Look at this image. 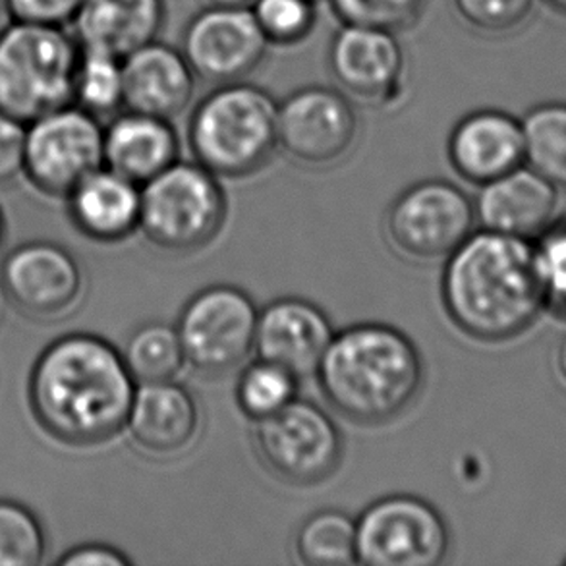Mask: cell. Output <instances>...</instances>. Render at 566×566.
I'll use <instances>...</instances> for the list:
<instances>
[{
	"label": "cell",
	"mask_w": 566,
	"mask_h": 566,
	"mask_svg": "<svg viewBox=\"0 0 566 566\" xmlns=\"http://www.w3.org/2000/svg\"><path fill=\"white\" fill-rule=\"evenodd\" d=\"M136 389L120 350L99 335L69 333L39 354L28 400L46 436L87 449L123 433Z\"/></svg>",
	"instance_id": "obj_1"
},
{
	"label": "cell",
	"mask_w": 566,
	"mask_h": 566,
	"mask_svg": "<svg viewBox=\"0 0 566 566\" xmlns=\"http://www.w3.org/2000/svg\"><path fill=\"white\" fill-rule=\"evenodd\" d=\"M441 300L452 325L480 343H505L545 310L534 242L472 232L444 260Z\"/></svg>",
	"instance_id": "obj_2"
},
{
	"label": "cell",
	"mask_w": 566,
	"mask_h": 566,
	"mask_svg": "<svg viewBox=\"0 0 566 566\" xmlns=\"http://www.w3.org/2000/svg\"><path fill=\"white\" fill-rule=\"evenodd\" d=\"M323 397L346 420L382 426L410 410L426 379L412 338L385 323H358L333 335L317 368Z\"/></svg>",
	"instance_id": "obj_3"
},
{
	"label": "cell",
	"mask_w": 566,
	"mask_h": 566,
	"mask_svg": "<svg viewBox=\"0 0 566 566\" xmlns=\"http://www.w3.org/2000/svg\"><path fill=\"white\" fill-rule=\"evenodd\" d=\"M276 105L268 90L245 80L214 85L188 123L196 161L229 180L258 175L279 149Z\"/></svg>",
	"instance_id": "obj_4"
},
{
	"label": "cell",
	"mask_w": 566,
	"mask_h": 566,
	"mask_svg": "<svg viewBox=\"0 0 566 566\" xmlns=\"http://www.w3.org/2000/svg\"><path fill=\"white\" fill-rule=\"evenodd\" d=\"M77 56L66 28L15 20L0 35V111L30 124L72 105Z\"/></svg>",
	"instance_id": "obj_5"
},
{
	"label": "cell",
	"mask_w": 566,
	"mask_h": 566,
	"mask_svg": "<svg viewBox=\"0 0 566 566\" xmlns=\"http://www.w3.org/2000/svg\"><path fill=\"white\" fill-rule=\"evenodd\" d=\"M224 221L219 177L198 161H177L142 186L139 229L163 252H198L221 234Z\"/></svg>",
	"instance_id": "obj_6"
},
{
	"label": "cell",
	"mask_w": 566,
	"mask_h": 566,
	"mask_svg": "<svg viewBox=\"0 0 566 566\" xmlns=\"http://www.w3.org/2000/svg\"><path fill=\"white\" fill-rule=\"evenodd\" d=\"M253 444L261 462L291 485L329 480L343 462V436L319 406L294 398L283 410L255 421Z\"/></svg>",
	"instance_id": "obj_7"
},
{
	"label": "cell",
	"mask_w": 566,
	"mask_h": 566,
	"mask_svg": "<svg viewBox=\"0 0 566 566\" xmlns=\"http://www.w3.org/2000/svg\"><path fill=\"white\" fill-rule=\"evenodd\" d=\"M475 227L474 201L443 178H429L406 188L385 217L390 245L408 260H447Z\"/></svg>",
	"instance_id": "obj_8"
},
{
	"label": "cell",
	"mask_w": 566,
	"mask_h": 566,
	"mask_svg": "<svg viewBox=\"0 0 566 566\" xmlns=\"http://www.w3.org/2000/svg\"><path fill=\"white\" fill-rule=\"evenodd\" d=\"M260 312L242 289L214 284L199 291L178 317L186 361L203 376H224L253 353Z\"/></svg>",
	"instance_id": "obj_9"
},
{
	"label": "cell",
	"mask_w": 566,
	"mask_h": 566,
	"mask_svg": "<svg viewBox=\"0 0 566 566\" xmlns=\"http://www.w3.org/2000/svg\"><path fill=\"white\" fill-rule=\"evenodd\" d=\"M103 124L77 105H66L25 124L23 175L51 198H66L103 167Z\"/></svg>",
	"instance_id": "obj_10"
},
{
	"label": "cell",
	"mask_w": 566,
	"mask_h": 566,
	"mask_svg": "<svg viewBox=\"0 0 566 566\" xmlns=\"http://www.w3.org/2000/svg\"><path fill=\"white\" fill-rule=\"evenodd\" d=\"M358 563L437 566L451 549V532L436 506L413 495L379 499L356 521Z\"/></svg>",
	"instance_id": "obj_11"
},
{
	"label": "cell",
	"mask_w": 566,
	"mask_h": 566,
	"mask_svg": "<svg viewBox=\"0 0 566 566\" xmlns=\"http://www.w3.org/2000/svg\"><path fill=\"white\" fill-rule=\"evenodd\" d=\"M276 138L279 149L296 165L335 167L358 138L354 101L335 85L296 87L276 105Z\"/></svg>",
	"instance_id": "obj_12"
},
{
	"label": "cell",
	"mask_w": 566,
	"mask_h": 566,
	"mask_svg": "<svg viewBox=\"0 0 566 566\" xmlns=\"http://www.w3.org/2000/svg\"><path fill=\"white\" fill-rule=\"evenodd\" d=\"M0 289L15 312L35 322H56L84 296V269L69 248L30 240L4 255Z\"/></svg>",
	"instance_id": "obj_13"
},
{
	"label": "cell",
	"mask_w": 566,
	"mask_h": 566,
	"mask_svg": "<svg viewBox=\"0 0 566 566\" xmlns=\"http://www.w3.org/2000/svg\"><path fill=\"white\" fill-rule=\"evenodd\" d=\"M180 51L198 80L221 85L245 80L260 69L269 43L250 7L209 2L186 23Z\"/></svg>",
	"instance_id": "obj_14"
},
{
	"label": "cell",
	"mask_w": 566,
	"mask_h": 566,
	"mask_svg": "<svg viewBox=\"0 0 566 566\" xmlns=\"http://www.w3.org/2000/svg\"><path fill=\"white\" fill-rule=\"evenodd\" d=\"M327 70L354 103L390 105L405 90V49L392 31L340 23L327 49Z\"/></svg>",
	"instance_id": "obj_15"
},
{
	"label": "cell",
	"mask_w": 566,
	"mask_h": 566,
	"mask_svg": "<svg viewBox=\"0 0 566 566\" xmlns=\"http://www.w3.org/2000/svg\"><path fill=\"white\" fill-rule=\"evenodd\" d=\"M333 335L322 307L302 298L275 300L260 312L253 353L302 381L315 377Z\"/></svg>",
	"instance_id": "obj_16"
},
{
	"label": "cell",
	"mask_w": 566,
	"mask_h": 566,
	"mask_svg": "<svg viewBox=\"0 0 566 566\" xmlns=\"http://www.w3.org/2000/svg\"><path fill=\"white\" fill-rule=\"evenodd\" d=\"M474 209L483 230L536 242L555 222L559 188L522 165L483 185Z\"/></svg>",
	"instance_id": "obj_17"
},
{
	"label": "cell",
	"mask_w": 566,
	"mask_h": 566,
	"mask_svg": "<svg viewBox=\"0 0 566 566\" xmlns=\"http://www.w3.org/2000/svg\"><path fill=\"white\" fill-rule=\"evenodd\" d=\"M447 155L460 178L488 185L524 165L521 118L499 108L472 111L454 124Z\"/></svg>",
	"instance_id": "obj_18"
},
{
	"label": "cell",
	"mask_w": 566,
	"mask_h": 566,
	"mask_svg": "<svg viewBox=\"0 0 566 566\" xmlns=\"http://www.w3.org/2000/svg\"><path fill=\"white\" fill-rule=\"evenodd\" d=\"M124 108L177 118L190 107L198 77L180 46L155 39L124 56Z\"/></svg>",
	"instance_id": "obj_19"
},
{
	"label": "cell",
	"mask_w": 566,
	"mask_h": 566,
	"mask_svg": "<svg viewBox=\"0 0 566 566\" xmlns=\"http://www.w3.org/2000/svg\"><path fill=\"white\" fill-rule=\"evenodd\" d=\"M199 406L190 390L172 381L142 382L126 429L142 451L169 459L190 449L199 431Z\"/></svg>",
	"instance_id": "obj_20"
},
{
	"label": "cell",
	"mask_w": 566,
	"mask_h": 566,
	"mask_svg": "<svg viewBox=\"0 0 566 566\" xmlns=\"http://www.w3.org/2000/svg\"><path fill=\"white\" fill-rule=\"evenodd\" d=\"M180 139L172 120L130 108L103 128V167L144 186L178 161Z\"/></svg>",
	"instance_id": "obj_21"
},
{
	"label": "cell",
	"mask_w": 566,
	"mask_h": 566,
	"mask_svg": "<svg viewBox=\"0 0 566 566\" xmlns=\"http://www.w3.org/2000/svg\"><path fill=\"white\" fill-rule=\"evenodd\" d=\"M165 20V0H84L72 25L80 46L124 59L159 39Z\"/></svg>",
	"instance_id": "obj_22"
},
{
	"label": "cell",
	"mask_w": 566,
	"mask_h": 566,
	"mask_svg": "<svg viewBox=\"0 0 566 566\" xmlns=\"http://www.w3.org/2000/svg\"><path fill=\"white\" fill-rule=\"evenodd\" d=\"M69 217L80 234L115 244L139 229L142 186L101 167L66 196Z\"/></svg>",
	"instance_id": "obj_23"
},
{
	"label": "cell",
	"mask_w": 566,
	"mask_h": 566,
	"mask_svg": "<svg viewBox=\"0 0 566 566\" xmlns=\"http://www.w3.org/2000/svg\"><path fill=\"white\" fill-rule=\"evenodd\" d=\"M292 553L300 565H358L356 521L337 509L310 514L294 534Z\"/></svg>",
	"instance_id": "obj_24"
},
{
	"label": "cell",
	"mask_w": 566,
	"mask_h": 566,
	"mask_svg": "<svg viewBox=\"0 0 566 566\" xmlns=\"http://www.w3.org/2000/svg\"><path fill=\"white\" fill-rule=\"evenodd\" d=\"M524 165L566 188V103L549 101L522 116Z\"/></svg>",
	"instance_id": "obj_25"
},
{
	"label": "cell",
	"mask_w": 566,
	"mask_h": 566,
	"mask_svg": "<svg viewBox=\"0 0 566 566\" xmlns=\"http://www.w3.org/2000/svg\"><path fill=\"white\" fill-rule=\"evenodd\" d=\"M123 358L136 382L172 381L186 364L177 327L151 322L132 333Z\"/></svg>",
	"instance_id": "obj_26"
},
{
	"label": "cell",
	"mask_w": 566,
	"mask_h": 566,
	"mask_svg": "<svg viewBox=\"0 0 566 566\" xmlns=\"http://www.w3.org/2000/svg\"><path fill=\"white\" fill-rule=\"evenodd\" d=\"M74 105L97 118H111L124 108L123 59L80 46Z\"/></svg>",
	"instance_id": "obj_27"
},
{
	"label": "cell",
	"mask_w": 566,
	"mask_h": 566,
	"mask_svg": "<svg viewBox=\"0 0 566 566\" xmlns=\"http://www.w3.org/2000/svg\"><path fill=\"white\" fill-rule=\"evenodd\" d=\"M300 379L273 361L245 366L237 382L238 408L253 421L265 420L298 398Z\"/></svg>",
	"instance_id": "obj_28"
},
{
	"label": "cell",
	"mask_w": 566,
	"mask_h": 566,
	"mask_svg": "<svg viewBox=\"0 0 566 566\" xmlns=\"http://www.w3.org/2000/svg\"><path fill=\"white\" fill-rule=\"evenodd\" d=\"M46 534L38 514L14 499H0V566H39Z\"/></svg>",
	"instance_id": "obj_29"
},
{
	"label": "cell",
	"mask_w": 566,
	"mask_h": 566,
	"mask_svg": "<svg viewBox=\"0 0 566 566\" xmlns=\"http://www.w3.org/2000/svg\"><path fill=\"white\" fill-rule=\"evenodd\" d=\"M317 0H252L248 7L269 46H298L317 28Z\"/></svg>",
	"instance_id": "obj_30"
},
{
	"label": "cell",
	"mask_w": 566,
	"mask_h": 566,
	"mask_svg": "<svg viewBox=\"0 0 566 566\" xmlns=\"http://www.w3.org/2000/svg\"><path fill=\"white\" fill-rule=\"evenodd\" d=\"M340 23L402 33L420 22L428 0H327Z\"/></svg>",
	"instance_id": "obj_31"
},
{
	"label": "cell",
	"mask_w": 566,
	"mask_h": 566,
	"mask_svg": "<svg viewBox=\"0 0 566 566\" xmlns=\"http://www.w3.org/2000/svg\"><path fill=\"white\" fill-rule=\"evenodd\" d=\"M460 22L490 38L521 30L536 10V0H452Z\"/></svg>",
	"instance_id": "obj_32"
},
{
	"label": "cell",
	"mask_w": 566,
	"mask_h": 566,
	"mask_svg": "<svg viewBox=\"0 0 566 566\" xmlns=\"http://www.w3.org/2000/svg\"><path fill=\"white\" fill-rule=\"evenodd\" d=\"M545 307L566 319V222H553L534 242Z\"/></svg>",
	"instance_id": "obj_33"
},
{
	"label": "cell",
	"mask_w": 566,
	"mask_h": 566,
	"mask_svg": "<svg viewBox=\"0 0 566 566\" xmlns=\"http://www.w3.org/2000/svg\"><path fill=\"white\" fill-rule=\"evenodd\" d=\"M84 0H10L15 20L66 28L74 22Z\"/></svg>",
	"instance_id": "obj_34"
},
{
	"label": "cell",
	"mask_w": 566,
	"mask_h": 566,
	"mask_svg": "<svg viewBox=\"0 0 566 566\" xmlns=\"http://www.w3.org/2000/svg\"><path fill=\"white\" fill-rule=\"evenodd\" d=\"M25 124L0 111V186L23 175Z\"/></svg>",
	"instance_id": "obj_35"
},
{
	"label": "cell",
	"mask_w": 566,
	"mask_h": 566,
	"mask_svg": "<svg viewBox=\"0 0 566 566\" xmlns=\"http://www.w3.org/2000/svg\"><path fill=\"white\" fill-rule=\"evenodd\" d=\"M61 566H128L130 557L105 544H84L62 553Z\"/></svg>",
	"instance_id": "obj_36"
},
{
	"label": "cell",
	"mask_w": 566,
	"mask_h": 566,
	"mask_svg": "<svg viewBox=\"0 0 566 566\" xmlns=\"http://www.w3.org/2000/svg\"><path fill=\"white\" fill-rule=\"evenodd\" d=\"M553 369H555V376L559 379L560 385L566 389V335L560 338L559 346L553 356Z\"/></svg>",
	"instance_id": "obj_37"
},
{
	"label": "cell",
	"mask_w": 566,
	"mask_h": 566,
	"mask_svg": "<svg viewBox=\"0 0 566 566\" xmlns=\"http://www.w3.org/2000/svg\"><path fill=\"white\" fill-rule=\"evenodd\" d=\"M15 22L14 10L10 0H0V35Z\"/></svg>",
	"instance_id": "obj_38"
},
{
	"label": "cell",
	"mask_w": 566,
	"mask_h": 566,
	"mask_svg": "<svg viewBox=\"0 0 566 566\" xmlns=\"http://www.w3.org/2000/svg\"><path fill=\"white\" fill-rule=\"evenodd\" d=\"M544 2L552 8L553 12L566 18V0H544Z\"/></svg>",
	"instance_id": "obj_39"
},
{
	"label": "cell",
	"mask_w": 566,
	"mask_h": 566,
	"mask_svg": "<svg viewBox=\"0 0 566 566\" xmlns=\"http://www.w3.org/2000/svg\"><path fill=\"white\" fill-rule=\"evenodd\" d=\"M4 238H7V221H4V213L0 209V250H2V244H4Z\"/></svg>",
	"instance_id": "obj_40"
},
{
	"label": "cell",
	"mask_w": 566,
	"mask_h": 566,
	"mask_svg": "<svg viewBox=\"0 0 566 566\" xmlns=\"http://www.w3.org/2000/svg\"><path fill=\"white\" fill-rule=\"evenodd\" d=\"M207 2H211V4H250L252 0H207Z\"/></svg>",
	"instance_id": "obj_41"
},
{
	"label": "cell",
	"mask_w": 566,
	"mask_h": 566,
	"mask_svg": "<svg viewBox=\"0 0 566 566\" xmlns=\"http://www.w3.org/2000/svg\"><path fill=\"white\" fill-rule=\"evenodd\" d=\"M317 2H322V0H317Z\"/></svg>",
	"instance_id": "obj_42"
},
{
	"label": "cell",
	"mask_w": 566,
	"mask_h": 566,
	"mask_svg": "<svg viewBox=\"0 0 566 566\" xmlns=\"http://www.w3.org/2000/svg\"><path fill=\"white\" fill-rule=\"evenodd\" d=\"M565 565H566V559H565Z\"/></svg>",
	"instance_id": "obj_43"
}]
</instances>
